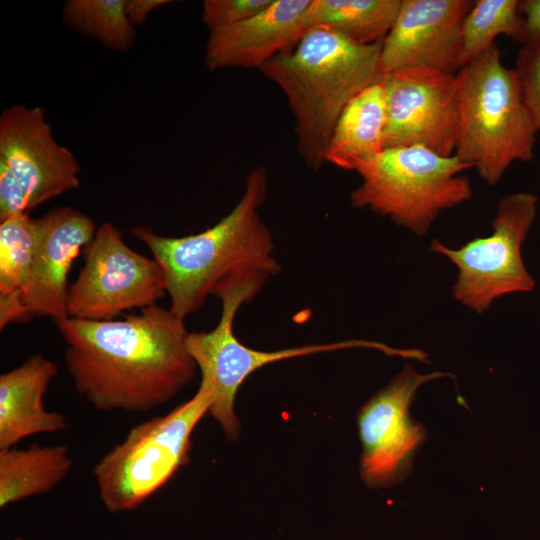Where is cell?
<instances>
[{
    "mask_svg": "<svg viewBox=\"0 0 540 540\" xmlns=\"http://www.w3.org/2000/svg\"><path fill=\"white\" fill-rule=\"evenodd\" d=\"M459 123L454 155L496 185L516 161L534 157L536 129L514 68L495 44L457 72Z\"/></svg>",
    "mask_w": 540,
    "mask_h": 540,
    "instance_id": "cell-4",
    "label": "cell"
},
{
    "mask_svg": "<svg viewBox=\"0 0 540 540\" xmlns=\"http://www.w3.org/2000/svg\"><path fill=\"white\" fill-rule=\"evenodd\" d=\"M381 47L382 41L361 44L330 30L311 29L259 68L286 95L297 150L309 168L326 163L334 128L349 102L381 81Z\"/></svg>",
    "mask_w": 540,
    "mask_h": 540,
    "instance_id": "cell-3",
    "label": "cell"
},
{
    "mask_svg": "<svg viewBox=\"0 0 540 540\" xmlns=\"http://www.w3.org/2000/svg\"><path fill=\"white\" fill-rule=\"evenodd\" d=\"M0 161L19 179L30 210L80 184V165L53 136L45 110L14 104L0 114Z\"/></svg>",
    "mask_w": 540,
    "mask_h": 540,
    "instance_id": "cell-12",
    "label": "cell"
},
{
    "mask_svg": "<svg viewBox=\"0 0 540 540\" xmlns=\"http://www.w3.org/2000/svg\"><path fill=\"white\" fill-rule=\"evenodd\" d=\"M38 240L35 219L23 213L0 221V330L25 322L23 295Z\"/></svg>",
    "mask_w": 540,
    "mask_h": 540,
    "instance_id": "cell-19",
    "label": "cell"
},
{
    "mask_svg": "<svg viewBox=\"0 0 540 540\" xmlns=\"http://www.w3.org/2000/svg\"><path fill=\"white\" fill-rule=\"evenodd\" d=\"M499 35L524 44L525 22L519 0H477L461 26L459 70L494 46Z\"/></svg>",
    "mask_w": 540,
    "mask_h": 540,
    "instance_id": "cell-21",
    "label": "cell"
},
{
    "mask_svg": "<svg viewBox=\"0 0 540 540\" xmlns=\"http://www.w3.org/2000/svg\"><path fill=\"white\" fill-rule=\"evenodd\" d=\"M471 168L456 155L442 156L422 146L384 149L361 163V184L350 194L351 205L390 218L424 236L438 215L472 197Z\"/></svg>",
    "mask_w": 540,
    "mask_h": 540,
    "instance_id": "cell-6",
    "label": "cell"
},
{
    "mask_svg": "<svg viewBox=\"0 0 540 540\" xmlns=\"http://www.w3.org/2000/svg\"><path fill=\"white\" fill-rule=\"evenodd\" d=\"M125 4L126 0H68L62 8V19L69 28L106 48L125 52L136 40Z\"/></svg>",
    "mask_w": 540,
    "mask_h": 540,
    "instance_id": "cell-22",
    "label": "cell"
},
{
    "mask_svg": "<svg viewBox=\"0 0 540 540\" xmlns=\"http://www.w3.org/2000/svg\"><path fill=\"white\" fill-rule=\"evenodd\" d=\"M165 293L159 264L131 249L120 231L104 222L87 245L84 266L69 287L67 316L112 320L125 310L156 305Z\"/></svg>",
    "mask_w": 540,
    "mask_h": 540,
    "instance_id": "cell-9",
    "label": "cell"
},
{
    "mask_svg": "<svg viewBox=\"0 0 540 540\" xmlns=\"http://www.w3.org/2000/svg\"><path fill=\"white\" fill-rule=\"evenodd\" d=\"M273 0H204L201 20L209 32L235 25L250 18Z\"/></svg>",
    "mask_w": 540,
    "mask_h": 540,
    "instance_id": "cell-24",
    "label": "cell"
},
{
    "mask_svg": "<svg viewBox=\"0 0 540 540\" xmlns=\"http://www.w3.org/2000/svg\"><path fill=\"white\" fill-rule=\"evenodd\" d=\"M311 0H273L258 14L209 32L204 62L211 71L257 68L295 45L306 33L303 15Z\"/></svg>",
    "mask_w": 540,
    "mask_h": 540,
    "instance_id": "cell-15",
    "label": "cell"
},
{
    "mask_svg": "<svg viewBox=\"0 0 540 540\" xmlns=\"http://www.w3.org/2000/svg\"><path fill=\"white\" fill-rule=\"evenodd\" d=\"M210 386L170 412L132 427L93 466L98 496L110 513L131 512L162 489L190 461L192 434L209 414Z\"/></svg>",
    "mask_w": 540,
    "mask_h": 540,
    "instance_id": "cell-5",
    "label": "cell"
},
{
    "mask_svg": "<svg viewBox=\"0 0 540 540\" xmlns=\"http://www.w3.org/2000/svg\"><path fill=\"white\" fill-rule=\"evenodd\" d=\"M264 167L246 177L241 199L214 226L194 235L167 237L148 227L129 232L153 254L164 275L170 310L181 318L198 311L210 295L248 282H265L280 267L271 233L260 218L267 194Z\"/></svg>",
    "mask_w": 540,
    "mask_h": 540,
    "instance_id": "cell-2",
    "label": "cell"
},
{
    "mask_svg": "<svg viewBox=\"0 0 540 540\" xmlns=\"http://www.w3.org/2000/svg\"><path fill=\"white\" fill-rule=\"evenodd\" d=\"M515 71L526 107L536 129L540 130V40L522 45Z\"/></svg>",
    "mask_w": 540,
    "mask_h": 540,
    "instance_id": "cell-23",
    "label": "cell"
},
{
    "mask_svg": "<svg viewBox=\"0 0 540 540\" xmlns=\"http://www.w3.org/2000/svg\"><path fill=\"white\" fill-rule=\"evenodd\" d=\"M402 0H311L303 15L306 30L326 29L357 43L383 41Z\"/></svg>",
    "mask_w": 540,
    "mask_h": 540,
    "instance_id": "cell-20",
    "label": "cell"
},
{
    "mask_svg": "<svg viewBox=\"0 0 540 540\" xmlns=\"http://www.w3.org/2000/svg\"><path fill=\"white\" fill-rule=\"evenodd\" d=\"M35 221L38 240L23 303L27 320L47 316L55 322L67 317L68 273L97 228L89 216L69 206L52 209Z\"/></svg>",
    "mask_w": 540,
    "mask_h": 540,
    "instance_id": "cell-14",
    "label": "cell"
},
{
    "mask_svg": "<svg viewBox=\"0 0 540 540\" xmlns=\"http://www.w3.org/2000/svg\"><path fill=\"white\" fill-rule=\"evenodd\" d=\"M73 460L64 444H31L0 450V507L51 492L70 472Z\"/></svg>",
    "mask_w": 540,
    "mask_h": 540,
    "instance_id": "cell-18",
    "label": "cell"
},
{
    "mask_svg": "<svg viewBox=\"0 0 540 540\" xmlns=\"http://www.w3.org/2000/svg\"><path fill=\"white\" fill-rule=\"evenodd\" d=\"M76 391L99 411L147 412L188 385L197 365L184 319L153 305L121 320L55 321Z\"/></svg>",
    "mask_w": 540,
    "mask_h": 540,
    "instance_id": "cell-1",
    "label": "cell"
},
{
    "mask_svg": "<svg viewBox=\"0 0 540 540\" xmlns=\"http://www.w3.org/2000/svg\"><path fill=\"white\" fill-rule=\"evenodd\" d=\"M525 22V42L523 45L540 40V0L520 1Z\"/></svg>",
    "mask_w": 540,
    "mask_h": 540,
    "instance_id": "cell-26",
    "label": "cell"
},
{
    "mask_svg": "<svg viewBox=\"0 0 540 540\" xmlns=\"http://www.w3.org/2000/svg\"><path fill=\"white\" fill-rule=\"evenodd\" d=\"M473 2L402 0L398 16L382 41V73L411 67L458 72L461 26Z\"/></svg>",
    "mask_w": 540,
    "mask_h": 540,
    "instance_id": "cell-13",
    "label": "cell"
},
{
    "mask_svg": "<svg viewBox=\"0 0 540 540\" xmlns=\"http://www.w3.org/2000/svg\"><path fill=\"white\" fill-rule=\"evenodd\" d=\"M386 98L382 82L375 83L345 107L331 136L325 162L354 170L384 150Z\"/></svg>",
    "mask_w": 540,
    "mask_h": 540,
    "instance_id": "cell-17",
    "label": "cell"
},
{
    "mask_svg": "<svg viewBox=\"0 0 540 540\" xmlns=\"http://www.w3.org/2000/svg\"><path fill=\"white\" fill-rule=\"evenodd\" d=\"M537 202L530 192L509 194L498 203L490 236L475 238L459 249L437 239L431 242L430 250L449 258L459 270L452 286L456 300L481 313L499 297L534 289L521 247L536 217Z\"/></svg>",
    "mask_w": 540,
    "mask_h": 540,
    "instance_id": "cell-8",
    "label": "cell"
},
{
    "mask_svg": "<svg viewBox=\"0 0 540 540\" xmlns=\"http://www.w3.org/2000/svg\"><path fill=\"white\" fill-rule=\"evenodd\" d=\"M13 540H24L22 537H15Z\"/></svg>",
    "mask_w": 540,
    "mask_h": 540,
    "instance_id": "cell-28",
    "label": "cell"
},
{
    "mask_svg": "<svg viewBox=\"0 0 540 540\" xmlns=\"http://www.w3.org/2000/svg\"><path fill=\"white\" fill-rule=\"evenodd\" d=\"M29 211V202L19 179L5 162L0 161V221Z\"/></svg>",
    "mask_w": 540,
    "mask_h": 540,
    "instance_id": "cell-25",
    "label": "cell"
},
{
    "mask_svg": "<svg viewBox=\"0 0 540 540\" xmlns=\"http://www.w3.org/2000/svg\"><path fill=\"white\" fill-rule=\"evenodd\" d=\"M448 375L420 374L408 364L362 406L360 474L369 487H390L407 476L416 450L426 439L423 425L410 416L411 403L423 384Z\"/></svg>",
    "mask_w": 540,
    "mask_h": 540,
    "instance_id": "cell-11",
    "label": "cell"
},
{
    "mask_svg": "<svg viewBox=\"0 0 540 540\" xmlns=\"http://www.w3.org/2000/svg\"><path fill=\"white\" fill-rule=\"evenodd\" d=\"M386 98L384 149L422 146L442 156L455 152L459 78L426 67L383 74Z\"/></svg>",
    "mask_w": 540,
    "mask_h": 540,
    "instance_id": "cell-10",
    "label": "cell"
},
{
    "mask_svg": "<svg viewBox=\"0 0 540 540\" xmlns=\"http://www.w3.org/2000/svg\"><path fill=\"white\" fill-rule=\"evenodd\" d=\"M260 290L255 284H246L225 292L219 297L222 311L217 326L209 332H191L187 338V348L201 372V381L207 383L212 391L209 414L219 423L229 441L237 440L240 432L234 410L237 392L257 369L284 359L355 347L373 348L392 356L402 354L401 349L366 340L310 344L276 351L247 347L234 335L233 321L239 308L250 302Z\"/></svg>",
    "mask_w": 540,
    "mask_h": 540,
    "instance_id": "cell-7",
    "label": "cell"
},
{
    "mask_svg": "<svg viewBox=\"0 0 540 540\" xmlns=\"http://www.w3.org/2000/svg\"><path fill=\"white\" fill-rule=\"evenodd\" d=\"M58 366L41 354L0 375V450L21 440L67 428L64 414L48 411L43 398Z\"/></svg>",
    "mask_w": 540,
    "mask_h": 540,
    "instance_id": "cell-16",
    "label": "cell"
},
{
    "mask_svg": "<svg viewBox=\"0 0 540 540\" xmlns=\"http://www.w3.org/2000/svg\"><path fill=\"white\" fill-rule=\"evenodd\" d=\"M171 3L170 0H126L125 12L129 22L135 27L143 24L155 9Z\"/></svg>",
    "mask_w": 540,
    "mask_h": 540,
    "instance_id": "cell-27",
    "label": "cell"
}]
</instances>
